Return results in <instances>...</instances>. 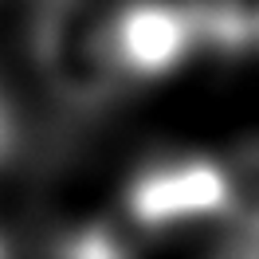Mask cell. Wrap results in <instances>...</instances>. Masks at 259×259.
<instances>
[{"instance_id":"3","label":"cell","mask_w":259,"mask_h":259,"mask_svg":"<svg viewBox=\"0 0 259 259\" xmlns=\"http://www.w3.org/2000/svg\"><path fill=\"white\" fill-rule=\"evenodd\" d=\"M114 44L126 79H165L204 48L193 0H130L114 8Z\"/></svg>"},{"instance_id":"6","label":"cell","mask_w":259,"mask_h":259,"mask_svg":"<svg viewBox=\"0 0 259 259\" xmlns=\"http://www.w3.org/2000/svg\"><path fill=\"white\" fill-rule=\"evenodd\" d=\"M0 259H8V251H4V243H0Z\"/></svg>"},{"instance_id":"2","label":"cell","mask_w":259,"mask_h":259,"mask_svg":"<svg viewBox=\"0 0 259 259\" xmlns=\"http://www.w3.org/2000/svg\"><path fill=\"white\" fill-rule=\"evenodd\" d=\"M228 204L224 165L208 157H165L134 173L126 189V212L138 228L161 232L189 220L220 216Z\"/></svg>"},{"instance_id":"5","label":"cell","mask_w":259,"mask_h":259,"mask_svg":"<svg viewBox=\"0 0 259 259\" xmlns=\"http://www.w3.org/2000/svg\"><path fill=\"white\" fill-rule=\"evenodd\" d=\"M12 146H16V118L8 110V102L0 98V161L12 153Z\"/></svg>"},{"instance_id":"4","label":"cell","mask_w":259,"mask_h":259,"mask_svg":"<svg viewBox=\"0 0 259 259\" xmlns=\"http://www.w3.org/2000/svg\"><path fill=\"white\" fill-rule=\"evenodd\" d=\"M224 185H228V204L224 216L232 224L259 240V142L236 149L224 161Z\"/></svg>"},{"instance_id":"1","label":"cell","mask_w":259,"mask_h":259,"mask_svg":"<svg viewBox=\"0 0 259 259\" xmlns=\"http://www.w3.org/2000/svg\"><path fill=\"white\" fill-rule=\"evenodd\" d=\"M32 59L44 87L71 110L106 106L126 82L114 44V8L102 0H39Z\"/></svg>"}]
</instances>
